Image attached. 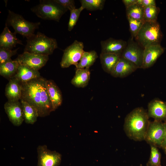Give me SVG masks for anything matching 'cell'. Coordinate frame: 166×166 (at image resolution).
I'll list each match as a JSON object with an SVG mask.
<instances>
[{"label":"cell","instance_id":"18","mask_svg":"<svg viewBox=\"0 0 166 166\" xmlns=\"http://www.w3.org/2000/svg\"><path fill=\"white\" fill-rule=\"evenodd\" d=\"M46 85L53 111H54L61 105L62 102V94L58 87L53 81L46 80Z\"/></svg>","mask_w":166,"mask_h":166},{"label":"cell","instance_id":"32","mask_svg":"<svg viewBox=\"0 0 166 166\" xmlns=\"http://www.w3.org/2000/svg\"><path fill=\"white\" fill-rule=\"evenodd\" d=\"M19 48L14 50L0 48V64L11 59V57L17 53Z\"/></svg>","mask_w":166,"mask_h":166},{"label":"cell","instance_id":"30","mask_svg":"<svg viewBox=\"0 0 166 166\" xmlns=\"http://www.w3.org/2000/svg\"><path fill=\"white\" fill-rule=\"evenodd\" d=\"M131 37L135 38L143 25L144 21L127 17Z\"/></svg>","mask_w":166,"mask_h":166},{"label":"cell","instance_id":"4","mask_svg":"<svg viewBox=\"0 0 166 166\" xmlns=\"http://www.w3.org/2000/svg\"><path fill=\"white\" fill-rule=\"evenodd\" d=\"M39 3L31 9L39 18L44 20L59 22L61 16L68 10L54 0H40Z\"/></svg>","mask_w":166,"mask_h":166},{"label":"cell","instance_id":"37","mask_svg":"<svg viewBox=\"0 0 166 166\" xmlns=\"http://www.w3.org/2000/svg\"><path fill=\"white\" fill-rule=\"evenodd\" d=\"M163 148L164 150V152H165V153L166 154V147H164Z\"/></svg>","mask_w":166,"mask_h":166},{"label":"cell","instance_id":"6","mask_svg":"<svg viewBox=\"0 0 166 166\" xmlns=\"http://www.w3.org/2000/svg\"><path fill=\"white\" fill-rule=\"evenodd\" d=\"M7 26H12L16 34H19L27 38L33 35L38 28L40 22H33L24 19L21 15L10 10L6 21Z\"/></svg>","mask_w":166,"mask_h":166},{"label":"cell","instance_id":"33","mask_svg":"<svg viewBox=\"0 0 166 166\" xmlns=\"http://www.w3.org/2000/svg\"><path fill=\"white\" fill-rule=\"evenodd\" d=\"M57 3L63 8L69 11L76 8L75 3L74 0H54Z\"/></svg>","mask_w":166,"mask_h":166},{"label":"cell","instance_id":"25","mask_svg":"<svg viewBox=\"0 0 166 166\" xmlns=\"http://www.w3.org/2000/svg\"><path fill=\"white\" fill-rule=\"evenodd\" d=\"M98 56L94 50L89 51H84L78 64L76 67L77 69L89 68L93 65Z\"/></svg>","mask_w":166,"mask_h":166},{"label":"cell","instance_id":"24","mask_svg":"<svg viewBox=\"0 0 166 166\" xmlns=\"http://www.w3.org/2000/svg\"><path fill=\"white\" fill-rule=\"evenodd\" d=\"M19 64L15 60L11 59L3 63L0 64V74L9 79L13 78L15 75Z\"/></svg>","mask_w":166,"mask_h":166},{"label":"cell","instance_id":"12","mask_svg":"<svg viewBox=\"0 0 166 166\" xmlns=\"http://www.w3.org/2000/svg\"><path fill=\"white\" fill-rule=\"evenodd\" d=\"M4 109L9 120L14 125H21L24 118L20 102L8 101L4 104Z\"/></svg>","mask_w":166,"mask_h":166},{"label":"cell","instance_id":"35","mask_svg":"<svg viewBox=\"0 0 166 166\" xmlns=\"http://www.w3.org/2000/svg\"><path fill=\"white\" fill-rule=\"evenodd\" d=\"M136 1L137 0H123L122 2L126 8L136 3Z\"/></svg>","mask_w":166,"mask_h":166},{"label":"cell","instance_id":"2","mask_svg":"<svg viewBox=\"0 0 166 166\" xmlns=\"http://www.w3.org/2000/svg\"><path fill=\"white\" fill-rule=\"evenodd\" d=\"M147 112L137 107L129 113L125 118L124 129L127 136L136 141L144 140L150 121Z\"/></svg>","mask_w":166,"mask_h":166},{"label":"cell","instance_id":"26","mask_svg":"<svg viewBox=\"0 0 166 166\" xmlns=\"http://www.w3.org/2000/svg\"><path fill=\"white\" fill-rule=\"evenodd\" d=\"M127 17L144 21V7L136 3L126 8Z\"/></svg>","mask_w":166,"mask_h":166},{"label":"cell","instance_id":"22","mask_svg":"<svg viewBox=\"0 0 166 166\" xmlns=\"http://www.w3.org/2000/svg\"><path fill=\"white\" fill-rule=\"evenodd\" d=\"M89 68L77 69L71 83L77 87L84 88L88 84L90 79Z\"/></svg>","mask_w":166,"mask_h":166},{"label":"cell","instance_id":"17","mask_svg":"<svg viewBox=\"0 0 166 166\" xmlns=\"http://www.w3.org/2000/svg\"><path fill=\"white\" fill-rule=\"evenodd\" d=\"M16 34L10 31L6 23L0 35V48L12 50L18 44L22 45V41L17 38Z\"/></svg>","mask_w":166,"mask_h":166},{"label":"cell","instance_id":"15","mask_svg":"<svg viewBox=\"0 0 166 166\" xmlns=\"http://www.w3.org/2000/svg\"><path fill=\"white\" fill-rule=\"evenodd\" d=\"M127 44V42L123 40L109 38L101 41V53L121 55Z\"/></svg>","mask_w":166,"mask_h":166},{"label":"cell","instance_id":"10","mask_svg":"<svg viewBox=\"0 0 166 166\" xmlns=\"http://www.w3.org/2000/svg\"><path fill=\"white\" fill-rule=\"evenodd\" d=\"M49 60V56L27 52L18 55L15 59L18 63L30 68L38 70L44 66Z\"/></svg>","mask_w":166,"mask_h":166},{"label":"cell","instance_id":"20","mask_svg":"<svg viewBox=\"0 0 166 166\" xmlns=\"http://www.w3.org/2000/svg\"><path fill=\"white\" fill-rule=\"evenodd\" d=\"M121 58L120 55L101 53L100 58L102 69L105 72L110 74Z\"/></svg>","mask_w":166,"mask_h":166},{"label":"cell","instance_id":"3","mask_svg":"<svg viewBox=\"0 0 166 166\" xmlns=\"http://www.w3.org/2000/svg\"><path fill=\"white\" fill-rule=\"evenodd\" d=\"M24 52L49 56L58 48L56 39L38 32L27 38Z\"/></svg>","mask_w":166,"mask_h":166},{"label":"cell","instance_id":"5","mask_svg":"<svg viewBox=\"0 0 166 166\" xmlns=\"http://www.w3.org/2000/svg\"><path fill=\"white\" fill-rule=\"evenodd\" d=\"M162 37L160 26L156 22H144L135 38L144 49L148 45L160 44Z\"/></svg>","mask_w":166,"mask_h":166},{"label":"cell","instance_id":"14","mask_svg":"<svg viewBox=\"0 0 166 166\" xmlns=\"http://www.w3.org/2000/svg\"><path fill=\"white\" fill-rule=\"evenodd\" d=\"M147 113L149 118L162 121H166V102L157 99L152 100L148 104Z\"/></svg>","mask_w":166,"mask_h":166},{"label":"cell","instance_id":"36","mask_svg":"<svg viewBox=\"0 0 166 166\" xmlns=\"http://www.w3.org/2000/svg\"><path fill=\"white\" fill-rule=\"evenodd\" d=\"M164 123L165 127V131L164 139L161 146V147L163 148L166 147V121H164Z\"/></svg>","mask_w":166,"mask_h":166},{"label":"cell","instance_id":"9","mask_svg":"<svg viewBox=\"0 0 166 166\" xmlns=\"http://www.w3.org/2000/svg\"><path fill=\"white\" fill-rule=\"evenodd\" d=\"M165 131L164 123L162 121L154 120L150 121L144 140L150 145L161 147Z\"/></svg>","mask_w":166,"mask_h":166},{"label":"cell","instance_id":"8","mask_svg":"<svg viewBox=\"0 0 166 166\" xmlns=\"http://www.w3.org/2000/svg\"><path fill=\"white\" fill-rule=\"evenodd\" d=\"M144 49L131 37L127 42L121 57L134 64L138 68H141L143 64Z\"/></svg>","mask_w":166,"mask_h":166},{"label":"cell","instance_id":"34","mask_svg":"<svg viewBox=\"0 0 166 166\" xmlns=\"http://www.w3.org/2000/svg\"><path fill=\"white\" fill-rule=\"evenodd\" d=\"M136 3L143 7L149 6H156L154 0H137Z\"/></svg>","mask_w":166,"mask_h":166},{"label":"cell","instance_id":"19","mask_svg":"<svg viewBox=\"0 0 166 166\" xmlns=\"http://www.w3.org/2000/svg\"><path fill=\"white\" fill-rule=\"evenodd\" d=\"M21 82L14 77L9 80L6 86L5 94L9 101H18L20 100L22 94Z\"/></svg>","mask_w":166,"mask_h":166},{"label":"cell","instance_id":"1","mask_svg":"<svg viewBox=\"0 0 166 166\" xmlns=\"http://www.w3.org/2000/svg\"><path fill=\"white\" fill-rule=\"evenodd\" d=\"M46 80L40 77L21 83L22 89L20 100L34 107L38 110L39 116L41 117L47 116L53 111L47 90Z\"/></svg>","mask_w":166,"mask_h":166},{"label":"cell","instance_id":"11","mask_svg":"<svg viewBox=\"0 0 166 166\" xmlns=\"http://www.w3.org/2000/svg\"><path fill=\"white\" fill-rule=\"evenodd\" d=\"M37 166H58L61 162V155L55 151L49 149L46 145H40L37 149Z\"/></svg>","mask_w":166,"mask_h":166},{"label":"cell","instance_id":"7","mask_svg":"<svg viewBox=\"0 0 166 166\" xmlns=\"http://www.w3.org/2000/svg\"><path fill=\"white\" fill-rule=\"evenodd\" d=\"M83 42L75 40L63 50L60 65L62 68H67L72 65L76 67L79 62L85 51Z\"/></svg>","mask_w":166,"mask_h":166},{"label":"cell","instance_id":"31","mask_svg":"<svg viewBox=\"0 0 166 166\" xmlns=\"http://www.w3.org/2000/svg\"><path fill=\"white\" fill-rule=\"evenodd\" d=\"M84 9L81 6L78 8H75L70 10V16L68 23V30L71 31L76 25L81 12Z\"/></svg>","mask_w":166,"mask_h":166},{"label":"cell","instance_id":"16","mask_svg":"<svg viewBox=\"0 0 166 166\" xmlns=\"http://www.w3.org/2000/svg\"><path fill=\"white\" fill-rule=\"evenodd\" d=\"M137 69L134 64L121 57L110 74L114 77L124 78L131 74Z\"/></svg>","mask_w":166,"mask_h":166},{"label":"cell","instance_id":"27","mask_svg":"<svg viewBox=\"0 0 166 166\" xmlns=\"http://www.w3.org/2000/svg\"><path fill=\"white\" fill-rule=\"evenodd\" d=\"M81 6L84 9L92 11L103 9L105 0H80Z\"/></svg>","mask_w":166,"mask_h":166},{"label":"cell","instance_id":"23","mask_svg":"<svg viewBox=\"0 0 166 166\" xmlns=\"http://www.w3.org/2000/svg\"><path fill=\"white\" fill-rule=\"evenodd\" d=\"M20 101L22 107L25 122L28 124H34L39 117L38 110L34 107L27 102L21 100Z\"/></svg>","mask_w":166,"mask_h":166},{"label":"cell","instance_id":"21","mask_svg":"<svg viewBox=\"0 0 166 166\" xmlns=\"http://www.w3.org/2000/svg\"><path fill=\"white\" fill-rule=\"evenodd\" d=\"M40 77V73L38 70L19 64L14 77L21 83H24Z\"/></svg>","mask_w":166,"mask_h":166},{"label":"cell","instance_id":"28","mask_svg":"<svg viewBox=\"0 0 166 166\" xmlns=\"http://www.w3.org/2000/svg\"><path fill=\"white\" fill-rule=\"evenodd\" d=\"M150 145L151 148L150 156L147 163V166H161L160 153L157 147L152 145Z\"/></svg>","mask_w":166,"mask_h":166},{"label":"cell","instance_id":"13","mask_svg":"<svg viewBox=\"0 0 166 166\" xmlns=\"http://www.w3.org/2000/svg\"><path fill=\"white\" fill-rule=\"evenodd\" d=\"M164 50L160 44L150 45L145 47L144 48L141 68L147 69L152 66L163 53Z\"/></svg>","mask_w":166,"mask_h":166},{"label":"cell","instance_id":"29","mask_svg":"<svg viewBox=\"0 0 166 166\" xmlns=\"http://www.w3.org/2000/svg\"><path fill=\"white\" fill-rule=\"evenodd\" d=\"M159 11V8L156 6H149L144 7V22H156Z\"/></svg>","mask_w":166,"mask_h":166}]
</instances>
